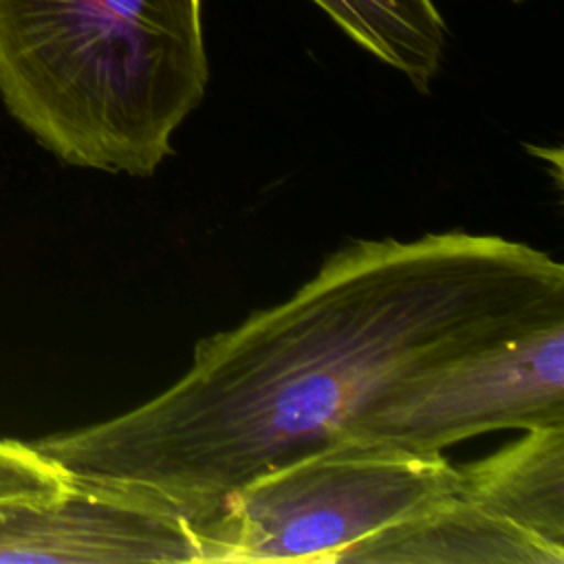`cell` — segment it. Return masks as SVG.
I'll return each instance as SVG.
<instances>
[{
    "instance_id": "cell-1",
    "label": "cell",
    "mask_w": 564,
    "mask_h": 564,
    "mask_svg": "<svg viewBox=\"0 0 564 564\" xmlns=\"http://www.w3.org/2000/svg\"><path fill=\"white\" fill-rule=\"evenodd\" d=\"M564 315V267L500 236L355 240L275 306L203 337L189 368L112 419L33 441L73 487L187 520L335 443L399 381Z\"/></svg>"
},
{
    "instance_id": "cell-2",
    "label": "cell",
    "mask_w": 564,
    "mask_h": 564,
    "mask_svg": "<svg viewBox=\"0 0 564 564\" xmlns=\"http://www.w3.org/2000/svg\"><path fill=\"white\" fill-rule=\"evenodd\" d=\"M207 79L200 0H0V97L68 165L154 174Z\"/></svg>"
},
{
    "instance_id": "cell-3",
    "label": "cell",
    "mask_w": 564,
    "mask_h": 564,
    "mask_svg": "<svg viewBox=\"0 0 564 564\" xmlns=\"http://www.w3.org/2000/svg\"><path fill=\"white\" fill-rule=\"evenodd\" d=\"M443 454L330 443L260 471L194 524L200 562L339 564L357 544L458 494Z\"/></svg>"
},
{
    "instance_id": "cell-4",
    "label": "cell",
    "mask_w": 564,
    "mask_h": 564,
    "mask_svg": "<svg viewBox=\"0 0 564 564\" xmlns=\"http://www.w3.org/2000/svg\"><path fill=\"white\" fill-rule=\"evenodd\" d=\"M564 423V315L399 381L335 443L443 454L496 430Z\"/></svg>"
},
{
    "instance_id": "cell-5",
    "label": "cell",
    "mask_w": 564,
    "mask_h": 564,
    "mask_svg": "<svg viewBox=\"0 0 564 564\" xmlns=\"http://www.w3.org/2000/svg\"><path fill=\"white\" fill-rule=\"evenodd\" d=\"M200 562L194 527L165 511L75 487L44 505L0 509V564Z\"/></svg>"
},
{
    "instance_id": "cell-6",
    "label": "cell",
    "mask_w": 564,
    "mask_h": 564,
    "mask_svg": "<svg viewBox=\"0 0 564 564\" xmlns=\"http://www.w3.org/2000/svg\"><path fill=\"white\" fill-rule=\"evenodd\" d=\"M339 564H564V549L482 513L456 494L357 544Z\"/></svg>"
},
{
    "instance_id": "cell-7",
    "label": "cell",
    "mask_w": 564,
    "mask_h": 564,
    "mask_svg": "<svg viewBox=\"0 0 564 564\" xmlns=\"http://www.w3.org/2000/svg\"><path fill=\"white\" fill-rule=\"evenodd\" d=\"M498 452L458 467V496L482 513L564 549V423L522 430Z\"/></svg>"
},
{
    "instance_id": "cell-8",
    "label": "cell",
    "mask_w": 564,
    "mask_h": 564,
    "mask_svg": "<svg viewBox=\"0 0 564 564\" xmlns=\"http://www.w3.org/2000/svg\"><path fill=\"white\" fill-rule=\"evenodd\" d=\"M355 44L427 93L441 68L447 26L434 0H311Z\"/></svg>"
},
{
    "instance_id": "cell-9",
    "label": "cell",
    "mask_w": 564,
    "mask_h": 564,
    "mask_svg": "<svg viewBox=\"0 0 564 564\" xmlns=\"http://www.w3.org/2000/svg\"><path fill=\"white\" fill-rule=\"evenodd\" d=\"M73 489L68 474L35 443L0 438V509L55 502Z\"/></svg>"
}]
</instances>
